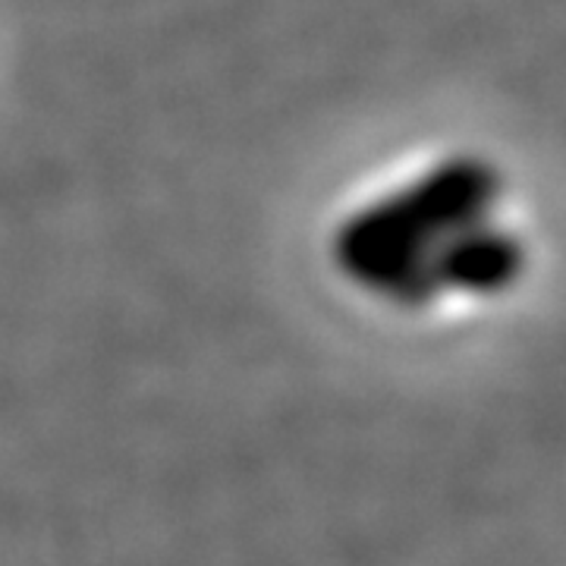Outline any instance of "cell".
<instances>
[{"instance_id":"1","label":"cell","mask_w":566,"mask_h":566,"mask_svg":"<svg viewBox=\"0 0 566 566\" xmlns=\"http://www.w3.org/2000/svg\"><path fill=\"white\" fill-rule=\"evenodd\" d=\"M504 192L494 164L457 155L434 164L416 182L356 211L334 237V262L349 281L390 303H434L424 259L460 227L491 218Z\"/></svg>"},{"instance_id":"2","label":"cell","mask_w":566,"mask_h":566,"mask_svg":"<svg viewBox=\"0 0 566 566\" xmlns=\"http://www.w3.org/2000/svg\"><path fill=\"white\" fill-rule=\"evenodd\" d=\"M526 252L523 243L497 223L485 221L460 227L444 237L424 259V277L438 296L444 293H472L488 296L501 293L523 274Z\"/></svg>"}]
</instances>
